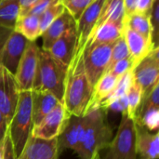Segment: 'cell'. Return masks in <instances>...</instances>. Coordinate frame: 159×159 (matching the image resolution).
Listing matches in <instances>:
<instances>
[{"mask_svg": "<svg viewBox=\"0 0 159 159\" xmlns=\"http://www.w3.org/2000/svg\"><path fill=\"white\" fill-rule=\"evenodd\" d=\"M124 37L129 48L130 57L135 62V65L148 55L155 48L153 40L148 38L128 27H124Z\"/></svg>", "mask_w": 159, "mask_h": 159, "instance_id": "obj_17", "label": "cell"}, {"mask_svg": "<svg viewBox=\"0 0 159 159\" xmlns=\"http://www.w3.org/2000/svg\"><path fill=\"white\" fill-rule=\"evenodd\" d=\"M33 126L39 123L61 102L51 93L40 90H31Z\"/></svg>", "mask_w": 159, "mask_h": 159, "instance_id": "obj_19", "label": "cell"}, {"mask_svg": "<svg viewBox=\"0 0 159 159\" xmlns=\"http://www.w3.org/2000/svg\"><path fill=\"white\" fill-rule=\"evenodd\" d=\"M107 153L103 159H137L135 144L134 120L126 114L122 119L116 136L106 147Z\"/></svg>", "mask_w": 159, "mask_h": 159, "instance_id": "obj_5", "label": "cell"}, {"mask_svg": "<svg viewBox=\"0 0 159 159\" xmlns=\"http://www.w3.org/2000/svg\"><path fill=\"white\" fill-rule=\"evenodd\" d=\"M68 67L39 48L37 71L32 90L47 91L62 102Z\"/></svg>", "mask_w": 159, "mask_h": 159, "instance_id": "obj_3", "label": "cell"}, {"mask_svg": "<svg viewBox=\"0 0 159 159\" xmlns=\"http://www.w3.org/2000/svg\"><path fill=\"white\" fill-rule=\"evenodd\" d=\"M77 48V35L75 26L65 31L49 48L48 52L58 61L69 66Z\"/></svg>", "mask_w": 159, "mask_h": 159, "instance_id": "obj_14", "label": "cell"}, {"mask_svg": "<svg viewBox=\"0 0 159 159\" xmlns=\"http://www.w3.org/2000/svg\"><path fill=\"white\" fill-rule=\"evenodd\" d=\"M12 31H13L12 29L7 28L4 26H0V65H1V58H2L4 46L6 44L7 37L9 36V34H11Z\"/></svg>", "mask_w": 159, "mask_h": 159, "instance_id": "obj_36", "label": "cell"}, {"mask_svg": "<svg viewBox=\"0 0 159 159\" xmlns=\"http://www.w3.org/2000/svg\"><path fill=\"white\" fill-rule=\"evenodd\" d=\"M7 129V121L2 114V112L0 111V140L4 137L6 131Z\"/></svg>", "mask_w": 159, "mask_h": 159, "instance_id": "obj_39", "label": "cell"}, {"mask_svg": "<svg viewBox=\"0 0 159 159\" xmlns=\"http://www.w3.org/2000/svg\"><path fill=\"white\" fill-rule=\"evenodd\" d=\"M125 27H128L153 40V26L150 20V14L135 12L125 20Z\"/></svg>", "mask_w": 159, "mask_h": 159, "instance_id": "obj_25", "label": "cell"}, {"mask_svg": "<svg viewBox=\"0 0 159 159\" xmlns=\"http://www.w3.org/2000/svg\"><path fill=\"white\" fill-rule=\"evenodd\" d=\"M130 57L129 51V48L127 46L125 37H124V34L122 36H120L117 40L115 41L113 48H112V53H111V61H110V64L108 66V68L114 64L116 61H120L122 59H126Z\"/></svg>", "mask_w": 159, "mask_h": 159, "instance_id": "obj_29", "label": "cell"}, {"mask_svg": "<svg viewBox=\"0 0 159 159\" xmlns=\"http://www.w3.org/2000/svg\"><path fill=\"white\" fill-rule=\"evenodd\" d=\"M75 26V20L65 8L63 12L42 33V47L44 50H48L52 44L68 29Z\"/></svg>", "mask_w": 159, "mask_h": 159, "instance_id": "obj_18", "label": "cell"}, {"mask_svg": "<svg viewBox=\"0 0 159 159\" xmlns=\"http://www.w3.org/2000/svg\"><path fill=\"white\" fill-rule=\"evenodd\" d=\"M58 138L43 140L30 136L17 159H58Z\"/></svg>", "mask_w": 159, "mask_h": 159, "instance_id": "obj_15", "label": "cell"}, {"mask_svg": "<svg viewBox=\"0 0 159 159\" xmlns=\"http://www.w3.org/2000/svg\"><path fill=\"white\" fill-rule=\"evenodd\" d=\"M39 47L35 41H29L14 75L20 91H31L37 71Z\"/></svg>", "mask_w": 159, "mask_h": 159, "instance_id": "obj_8", "label": "cell"}, {"mask_svg": "<svg viewBox=\"0 0 159 159\" xmlns=\"http://www.w3.org/2000/svg\"><path fill=\"white\" fill-rule=\"evenodd\" d=\"M127 97L124 96L120 99H117L114 102H112L111 103H109L105 108L104 111H108V110H112V111H116V112H121L122 114H126L127 111Z\"/></svg>", "mask_w": 159, "mask_h": 159, "instance_id": "obj_34", "label": "cell"}, {"mask_svg": "<svg viewBox=\"0 0 159 159\" xmlns=\"http://www.w3.org/2000/svg\"><path fill=\"white\" fill-rule=\"evenodd\" d=\"M14 31L23 35L28 41H35L42 34L39 17L33 14L20 15L16 20Z\"/></svg>", "mask_w": 159, "mask_h": 159, "instance_id": "obj_23", "label": "cell"}, {"mask_svg": "<svg viewBox=\"0 0 159 159\" xmlns=\"http://www.w3.org/2000/svg\"><path fill=\"white\" fill-rule=\"evenodd\" d=\"M93 1L94 0H62L65 8L72 14L75 20Z\"/></svg>", "mask_w": 159, "mask_h": 159, "instance_id": "obj_30", "label": "cell"}, {"mask_svg": "<svg viewBox=\"0 0 159 159\" xmlns=\"http://www.w3.org/2000/svg\"><path fill=\"white\" fill-rule=\"evenodd\" d=\"M134 66H135L134 61L132 60L131 57H129V58L122 59L120 61H116L114 64H112L107 69V71L110 72V73H112L113 75H115L116 76H117L119 78L124 74H126V73H128L129 71H132L133 68H134Z\"/></svg>", "mask_w": 159, "mask_h": 159, "instance_id": "obj_31", "label": "cell"}, {"mask_svg": "<svg viewBox=\"0 0 159 159\" xmlns=\"http://www.w3.org/2000/svg\"><path fill=\"white\" fill-rule=\"evenodd\" d=\"M133 83V75L132 71H129L126 74H124L122 76L118 78V81L115 87V89L112 90V92L104 99V101L100 104L101 108L104 111V108L111 103L112 102L120 99L127 95L131 84Z\"/></svg>", "mask_w": 159, "mask_h": 159, "instance_id": "obj_26", "label": "cell"}, {"mask_svg": "<svg viewBox=\"0 0 159 159\" xmlns=\"http://www.w3.org/2000/svg\"><path fill=\"white\" fill-rule=\"evenodd\" d=\"M125 18L124 0H105L96 27L105 21H111L125 27Z\"/></svg>", "mask_w": 159, "mask_h": 159, "instance_id": "obj_22", "label": "cell"}, {"mask_svg": "<svg viewBox=\"0 0 159 159\" xmlns=\"http://www.w3.org/2000/svg\"><path fill=\"white\" fill-rule=\"evenodd\" d=\"M28 40L16 31H12L3 48L1 66L13 75H15L21 56L26 48Z\"/></svg>", "mask_w": 159, "mask_h": 159, "instance_id": "obj_12", "label": "cell"}, {"mask_svg": "<svg viewBox=\"0 0 159 159\" xmlns=\"http://www.w3.org/2000/svg\"><path fill=\"white\" fill-rule=\"evenodd\" d=\"M0 159H16L12 142L7 129L4 137L0 140Z\"/></svg>", "mask_w": 159, "mask_h": 159, "instance_id": "obj_32", "label": "cell"}, {"mask_svg": "<svg viewBox=\"0 0 159 159\" xmlns=\"http://www.w3.org/2000/svg\"><path fill=\"white\" fill-rule=\"evenodd\" d=\"M115 43V42H114ZM114 43L110 44H87L83 50V63L88 78L95 86L100 77L107 71L111 61Z\"/></svg>", "mask_w": 159, "mask_h": 159, "instance_id": "obj_6", "label": "cell"}, {"mask_svg": "<svg viewBox=\"0 0 159 159\" xmlns=\"http://www.w3.org/2000/svg\"><path fill=\"white\" fill-rule=\"evenodd\" d=\"M36 1L37 0H19L20 7V15L25 14Z\"/></svg>", "mask_w": 159, "mask_h": 159, "instance_id": "obj_38", "label": "cell"}, {"mask_svg": "<svg viewBox=\"0 0 159 159\" xmlns=\"http://www.w3.org/2000/svg\"><path fill=\"white\" fill-rule=\"evenodd\" d=\"M20 92L14 75L0 65V111L7 126L16 110Z\"/></svg>", "mask_w": 159, "mask_h": 159, "instance_id": "obj_10", "label": "cell"}, {"mask_svg": "<svg viewBox=\"0 0 159 159\" xmlns=\"http://www.w3.org/2000/svg\"><path fill=\"white\" fill-rule=\"evenodd\" d=\"M133 80L146 96L154 86L159 82V48H155L148 55L141 60L132 70Z\"/></svg>", "mask_w": 159, "mask_h": 159, "instance_id": "obj_7", "label": "cell"}, {"mask_svg": "<svg viewBox=\"0 0 159 159\" xmlns=\"http://www.w3.org/2000/svg\"><path fill=\"white\" fill-rule=\"evenodd\" d=\"M88 116H75L71 115L61 133L58 137L59 154L65 149L75 151L80 143L84 129L87 125Z\"/></svg>", "mask_w": 159, "mask_h": 159, "instance_id": "obj_13", "label": "cell"}, {"mask_svg": "<svg viewBox=\"0 0 159 159\" xmlns=\"http://www.w3.org/2000/svg\"><path fill=\"white\" fill-rule=\"evenodd\" d=\"M117 81H118V77L108 71L105 72L100 77V79L93 87V94L88 112L95 107L100 106V104L104 101V99L115 89Z\"/></svg>", "mask_w": 159, "mask_h": 159, "instance_id": "obj_21", "label": "cell"}, {"mask_svg": "<svg viewBox=\"0 0 159 159\" xmlns=\"http://www.w3.org/2000/svg\"><path fill=\"white\" fill-rule=\"evenodd\" d=\"M70 116L71 115L66 111L63 103H58V105L39 123L33 126L31 136L43 140H52L58 138L61 135Z\"/></svg>", "mask_w": 159, "mask_h": 159, "instance_id": "obj_9", "label": "cell"}, {"mask_svg": "<svg viewBox=\"0 0 159 159\" xmlns=\"http://www.w3.org/2000/svg\"><path fill=\"white\" fill-rule=\"evenodd\" d=\"M127 111H126V115L134 120L135 116H136V113L138 111V108L142 102V99H143V91L141 87L134 82L131 84L127 95Z\"/></svg>", "mask_w": 159, "mask_h": 159, "instance_id": "obj_27", "label": "cell"}, {"mask_svg": "<svg viewBox=\"0 0 159 159\" xmlns=\"http://www.w3.org/2000/svg\"><path fill=\"white\" fill-rule=\"evenodd\" d=\"M55 0H37L25 14H33L40 16Z\"/></svg>", "mask_w": 159, "mask_h": 159, "instance_id": "obj_33", "label": "cell"}, {"mask_svg": "<svg viewBox=\"0 0 159 159\" xmlns=\"http://www.w3.org/2000/svg\"><path fill=\"white\" fill-rule=\"evenodd\" d=\"M154 2L155 0H138L136 12L143 13V14H150Z\"/></svg>", "mask_w": 159, "mask_h": 159, "instance_id": "obj_35", "label": "cell"}, {"mask_svg": "<svg viewBox=\"0 0 159 159\" xmlns=\"http://www.w3.org/2000/svg\"><path fill=\"white\" fill-rule=\"evenodd\" d=\"M33 128L31 91H20L14 115L7 126L16 159L21 154Z\"/></svg>", "mask_w": 159, "mask_h": 159, "instance_id": "obj_4", "label": "cell"}, {"mask_svg": "<svg viewBox=\"0 0 159 159\" xmlns=\"http://www.w3.org/2000/svg\"><path fill=\"white\" fill-rule=\"evenodd\" d=\"M105 0H94L75 20L77 35L76 50L84 49L89 36L96 27Z\"/></svg>", "mask_w": 159, "mask_h": 159, "instance_id": "obj_11", "label": "cell"}, {"mask_svg": "<svg viewBox=\"0 0 159 159\" xmlns=\"http://www.w3.org/2000/svg\"><path fill=\"white\" fill-rule=\"evenodd\" d=\"M89 159H102L101 158V157H100V153H97V154H95L91 158Z\"/></svg>", "mask_w": 159, "mask_h": 159, "instance_id": "obj_40", "label": "cell"}, {"mask_svg": "<svg viewBox=\"0 0 159 159\" xmlns=\"http://www.w3.org/2000/svg\"><path fill=\"white\" fill-rule=\"evenodd\" d=\"M65 7L62 0H55L39 17L40 28L42 33L63 12Z\"/></svg>", "mask_w": 159, "mask_h": 159, "instance_id": "obj_28", "label": "cell"}, {"mask_svg": "<svg viewBox=\"0 0 159 159\" xmlns=\"http://www.w3.org/2000/svg\"><path fill=\"white\" fill-rule=\"evenodd\" d=\"M124 34V27L111 21H105L94 29L87 44H110L114 43ZM86 44V45H87Z\"/></svg>", "mask_w": 159, "mask_h": 159, "instance_id": "obj_20", "label": "cell"}, {"mask_svg": "<svg viewBox=\"0 0 159 159\" xmlns=\"http://www.w3.org/2000/svg\"><path fill=\"white\" fill-rule=\"evenodd\" d=\"M88 121L77 149L75 151L80 159L91 158L102 149L106 148L113 140V131L105 121V111L101 106L89 110Z\"/></svg>", "mask_w": 159, "mask_h": 159, "instance_id": "obj_2", "label": "cell"}, {"mask_svg": "<svg viewBox=\"0 0 159 159\" xmlns=\"http://www.w3.org/2000/svg\"><path fill=\"white\" fill-rule=\"evenodd\" d=\"M135 144L140 159H157L159 157V133L155 134L135 123Z\"/></svg>", "mask_w": 159, "mask_h": 159, "instance_id": "obj_16", "label": "cell"}, {"mask_svg": "<svg viewBox=\"0 0 159 159\" xmlns=\"http://www.w3.org/2000/svg\"><path fill=\"white\" fill-rule=\"evenodd\" d=\"M138 0H124V8H125V16L126 18L134 14L137 11ZM125 18V20H126Z\"/></svg>", "mask_w": 159, "mask_h": 159, "instance_id": "obj_37", "label": "cell"}, {"mask_svg": "<svg viewBox=\"0 0 159 159\" xmlns=\"http://www.w3.org/2000/svg\"><path fill=\"white\" fill-rule=\"evenodd\" d=\"M83 50H76L68 66L62 103L66 111L75 116H84L89 107L93 87L86 74Z\"/></svg>", "mask_w": 159, "mask_h": 159, "instance_id": "obj_1", "label": "cell"}, {"mask_svg": "<svg viewBox=\"0 0 159 159\" xmlns=\"http://www.w3.org/2000/svg\"><path fill=\"white\" fill-rule=\"evenodd\" d=\"M20 14L19 0H0V26L14 30Z\"/></svg>", "mask_w": 159, "mask_h": 159, "instance_id": "obj_24", "label": "cell"}]
</instances>
